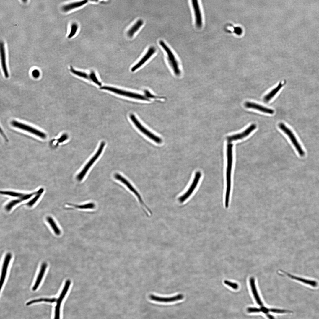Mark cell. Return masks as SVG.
I'll list each match as a JSON object with an SVG mask.
<instances>
[{"instance_id": "29", "label": "cell", "mask_w": 319, "mask_h": 319, "mask_svg": "<svg viewBox=\"0 0 319 319\" xmlns=\"http://www.w3.org/2000/svg\"><path fill=\"white\" fill-rule=\"evenodd\" d=\"M22 201V200L19 198L12 200L6 205L5 209L6 211H9L14 206Z\"/></svg>"}, {"instance_id": "26", "label": "cell", "mask_w": 319, "mask_h": 319, "mask_svg": "<svg viewBox=\"0 0 319 319\" xmlns=\"http://www.w3.org/2000/svg\"><path fill=\"white\" fill-rule=\"evenodd\" d=\"M46 220L55 233L57 235H60L61 232L53 219L50 216L46 217Z\"/></svg>"}, {"instance_id": "34", "label": "cell", "mask_w": 319, "mask_h": 319, "mask_svg": "<svg viewBox=\"0 0 319 319\" xmlns=\"http://www.w3.org/2000/svg\"><path fill=\"white\" fill-rule=\"evenodd\" d=\"M145 93L146 94V96L147 97H149L151 98H156V97L154 95H152L147 90H145Z\"/></svg>"}, {"instance_id": "21", "label": "cell", "mask_w": 319, "mask_h": 319, "mask_svg": "<svg viewBox=\"0 0 319 319\" xmlns=\"http://www.w3.org/2000/svg\"><path fill=\"white\" fill-rule=\"evenodd\" d=\"M0 53L1 63L5 77L8 78L9 77V74L6 63L5 51L4 43L2 42H1L0 43Z\"/></svg>"}, {"instance_id": "33", "label": "cell", "mask_w": 319, "mask_h": 319, "mask_svg": "<svg viewBox=\"0 0 319 319\" xmlns=\"http://www.w3.org/2000/svg\"><path fill=\"white\" fill-rule=\"evenodd\" d=\"M224 283L225 284L232 288L233 289L236 290L238 288V285L236 283L231 282L227 280H224Z\"/></svg>"}, {"instance_id": "5", "label": "cell", "mask_w": 319, "mask_h": 319, "mask_svg": "<svg viewBox=\"0 0 319 319\" xmlns=\"http://www.w3.org/2000/svg\"><path fill=\"white\" fill-rule=\"evenodd\" d=\"M105 145V143L104 142L102 141L98 149L95 154L77 175V178L78 180L81 181L84 178L89 169L101 155Z\"/></svg>"}, {"instance_id": "1", "label": "cell", "mask_w": 319, "mask_h": 319, "mask_svg": "<svg viewBox=\"0 0 319 319\" xmlns=\"http://www.w3.org/2000/svg\"><path fill=\"white\" fill-rule=\"evenodd\" d=\"M232 147L231 143H228L227 146V167L226 173V188L225 195V206L227 208L229 206L231 189V175L232 164Z\"/></svg>"}, {"instance_id": "25", "label": "cell", "mask_w": 319, "mask_h": 319, "mask_svg": "<svg viewBox=\"0 0 319 319\" xmlns=\"http://www.w3.org/2000/svg\"><path fill=\"white\" fill-rule=\"evenodd\" d=\"M282 86V84L280 82L277 87L273 89L264 97V101L268 102L270 101L278 92Z\"/></svg>"}, {"instance_id": "18", "label": "cell", "mask_w": 319, "mask_h": 319, "mask_svg": "<svg viewBox=\"0 0 319 319\" xmlns=\"http://www.w3.org/2000/svg\"><path fill=\"white\" fill-rule=\"evenodd\" d=\"M249 282L251 292L257 303L259 305L263 306L258 292L254 277L253 276L250 277L249 279Z\"/></svg>"}, {"instance_id": "23", "label": "cell", "mask_w": 319, "mask_h": 319, "mask_svg": "<svg viewBox=\"0 0 319 319\" xmlns=\"http://www.w3.org/2000/svg\"><path fill=\"white\" fill-rule=\"evenodd\" d=\"M87 1V0H84L70 3L63 6L62 9L64 12H67L83 6Z\"/></svg>"}, {"instance_id": "15", "label": "cell", "mask_w": 319, "mask_h": 319, "mask_svg": "<svg viewBox=\"0 0 319 319\" xmlns=\"http://www.w3.org/2000/svg\"><path fill=\"white\" fill-rule=\"evenodd\" d=\"M192 6L194 12L195 22L198 27H201L202 23V17L200 6L197 0L192 1Z\"/></svg>"}, {"instance_id": "9", "label": "cell", "mask_w": 319, "mask_h": 319, "mask_svg": "<svg viewBox=\"0 0 319 319\" xmlns=\"http://www.w3.org/2000/svg\"><path fill=\"white\" fill-rule=\"evenodd\" d=\"M279 127L288 136L300 155L301 156H304L305 154L304 151L292 131L282 123L279 124Z\"/></svg>"}, {"instance_id": "20", "label": "cell", "mask_w": 319, "mask_h": 319, "mask_svg": "<svg viewBox=\"0 0 319 319\" xmlns=\"http://www.w3.org/2000/svg\"><path fill=\"white\" fill-rule=\"evenodd\" d=\"M245 106L247 108L256 109L266 113L273 114L274 113V110L272 109L253 102H247L245 103Z\"/></svg>"}, {"instance_id": "11", "label": "cell", "mask_w": 319, "mask_h": 319, "mask_svg": "<svg viewBox=\"0 0 319 319\" xmlns=\"http://www.w3.org/2000/svg\"><path fill=\"white\" fill-rule=\"evenodd\" d=\"M281 272L290 279L305 284L314 288L317 287L318 286V282L315 280L296 276L283 270H281Z\"/></svg>"}, {"instance_id": "7", "label": "cell", "mask_w": 319, "mask_h": 319, "mask_svg": "<svg viewBox=\"0 0 319 319\" xmlns=\"http://www.w3.org/2000/svg\"><path fill=\"white\" fill-rule=\"evenodd\" d=\"M11 124L14 127L28 132L42 139H45L46 137L45 133L27 125L16 121H12Z\"/></svg>"}, {"instance_id": "2", "label": "cell", "mask_w": 319, "mask_h": 319, "mask_svg": "<svg viewBox=\"0 0 319 319\" xmlns=\"http://www.w3.org/2000/svg\"><path fill=\"white\" fill-rule=\"evenodd\" d=\"M159 44L166 52L168 63L174 74L177 76L180 75L181 74V71L178 62L174 54L164 41L160 40L159 41Z\"/></svg>"}, {"instance_id": "3", "label": "cell", "mask_w": 319, "mask_h": 319, "mask_svg": "<svg viewBox=\"0 0 319 319\" xmlns=\"http://www.w3.org/2000/svg\"><path fill=\"white\" fill-rule=\"evenodd\" d=\"M100 89L108 91L120 95L131 98L144 101H149V98L146 96L114 87L108 86H103L101 87Z\"/></svg>"}, {"instance_id": "4", "label": "cell", "mask_w": 319, "mask_h": 319, "mask_svg": "<svg viewBox=\"0 0 319 319\" xmlns=\"http://www.w3.org/2000/svg\"><path fill=\"white\" fill-rule=\"evenodd\" d=\"M115 178L117 180H119L121 183L123 184L128 189L135 195L137 198L138 200L142 206L147 209L149 211H150L149 209L146 206L143 201L141 198V196L134 187L130 182L127 180L124 177L122 176L120 174L116 173L115 175Z\"/></svg>"}, {"instance_id": "16", "label": "cell", "mask_w": 319, "mask_h": 319, "mask_svg": "<svg viewBox=\"0 0 319 319\" xmlns=\"http://www.w3.org/2000/svg\"><path fill=\"white\" fill-rule=\"evenodd\" d=\"M155 48L151 46L149 48L147 52L141 59L131 69L132 71H134L144 64L154 53Z\"/></svg>"}, {"instance_id": "13", "label": "cell", "mask_w": 319, "mask_h": 319, "mask_svg": "<svg viewBox=\"0 0 319 319\" xmlns=\"http://www.w3.org/2000/svg\"><path fill=\"white\" fill-rule=\"evenodd\" d=\"M255 124H252L242 133L230 136L227 138L228 143L242 139L248 135L256 128Z\"/></svg>"}, {"instance_id": "31", "label": "cell", "mask_w": 319, "mask_h": 319, "mask_svg": "<svg viewBox=\"0 0 319 319\" xmlns=\"http://www.w3.org/2000/svg\"><path fill=\"white\" fill-rule=\"evenodd\" d=\"M95 207V204L93 203H90L83 205H79L76 206V207L78 208L81 209H92Z\"/></svg>"}, {"instance_id": "19", "label": "cell", "mask_w": 319, "mask_h": 319, "mask_svg": "<svg viewBox=\"0 0 319 319\" xmlns=\"http://www.w3.org/2000/svg\"><path fill=\"white\" fill-rule=\"evenodd\" d=\"M150 299L159 302H170L177 301L182 299L183 296L182 294H179L176 296L169 297H159L153 295H150L149 296Z\"/></svg>"}, {"instance_id": "10", "label": "cell", "mask_w": 319, "mask_h": 319, "mask_svg": "<svg viewBox=\"0 0 319 319\" xmlns=\"http://www.w3.org/2000/svg\"><path fill=\"white\" fill-rule=\"evenodd\" d=\"M70 284L71 281L70 280H67L66 281L62 292L58 298L57 300L56 305L55 308L54 319H60V309L61 304L68 291Z\"/></svg>"}, {"instance_id": "8", "label": "cell", "mask_w": 319, "mask_h": 319, "mask_svg": "<svg viewBox=\"0 0 319 319\" xmlns=\"http://www.w3.org/2000/svg\"><path fill=\"white\" fill-rule=\"evenodd\" d=\"M201 175V172H197L195 174L194 178L192 183L187 191L178 198V200L180 203L185 201L191 196L196 188Z\"/></svg>"}, {"instance_id": "22", "label": "cell", "mask_w": 319, "mask_h": 319, "mask_svg": "<svg viewBox=\"0 0 319 319\" xmlns=\"http://www.w3.org/2000/svg\"><path fill=\"white\" fill-rule=\"evenodd\" d=\"M47 267V264L46 263H42L35 283L32 288L33 291L36 290L39 287L44 274Z\"/></svg>"}, {"instance_id": "17", "label": "cell", "mask_w": 319, "mask_h": 319, "mask_svg": "<svg viewBox=\"0 0 319 319\" xmlns=\"http://www.w3.org/2000/svg\"><path fill=\"white\" fill-rule=\"evenodd\" d=\"M11 258L12 254L9 253H7L5 257L2 266L0 279V285L1 289L5 280L7 269Z\"/></svg>"}, {"instance_id": "35", "label": "cell", "mask_w": 319, "mask_h": 319, "mask_svg": "<svg viewBox=\"0 0 319 319\" xmlns=\"http://www.w3.org/2000/svg\"><path fill=\"white\" fill-rule=\"evenodd\" d=\"M32 74L34 77H37L39 76V72L38 70H35L33 71L32 72Z\"/></svg>"}, {"instance_id": "27", "label": "cell", "mask_w": 319, "mask_h": 319, "mask_svg": "<svg viewBox=\"0 0 319 319\" xmlns=\"http://www.w3.org/2000/svg\"><path fill=\"white\" fill-rule=\"evenodd\" d=\"M57 299L56 298H40L38 299H35L31 300L26 304V305L28 306L33 303L41 302H45L51 303H53L57 301Z\"/></svg>"}, {"instance_id": "6", "label": "cell", "mask_w": 319, "mask_h": 319, "mask_svg": "<svg viewBox=\"0 0 319 319\" xmlns=\"http://www.w3.org/2000/svg\"><path fill=\"white\" fill-rule=\"evenodd\" d=\"M130 118L137 128L144 134L157 143L160 144L162 143V139L153 134L144 127L134 115L132 114L130 115Z\"/></svg>"}, {"instance_id": "30", "label": "cell", "mask_w": 319, "mask_h": 319, "mask_svg": "<svg viewBox=\"0 0 319 319\" xmlns=\"http://www.w3.org/2000/svg\"><path fill=\"white\" fill-rule=\"evenodd\" d=\"M78 28V26L77 23L75 22L72 23L71 26L70 31L68 38H71L74 36L77 33Z\"/></svg>"}, {"instance_id": "28", "label": "cell", "mask_w": 319, "mask_h": 319, "mask_svg": "<svg viewBox=\"0 0 319 319\" xmlns=\"http://www.w3.org/2000/svg\"><path fill=\"white\" fill-rule=\"evenodd\" d=\"M44 189L43 188L39 189V192L35 195V196L29 201L27 202L26 205L29 207H31L34 205L39 198L43 192Z\"/></svg>"}, {"instance_id": "32", "label": "cell", "mask_w": 319, "mask_h": 319, "mask_svg": "<svg viewBox=\"0 0 319 319\" xmlns=\"http://www.w3.org/2000/svg\"><path fill=\"white\" fill-rule=\"evenodd\" d=\"M269 311L271 312L278 313H292L290 310H281L275 308H269Z\"/></svg>"}, {"instance_id": "12", "label": "cell", "mask_w": 319, "mask_h": 319, "mask_svg": "<svg viewBox=\"0 0 319 319\" xmlns=\"http://www.w3.org/2000/svg\"><path fill=\"white\" fill-rule=\"evenodd\" d=\"M70 70L71 73L75 75L90 81L98 86H101V83L98 79L95 73L93 71H92L90 73L88 74L77 70L72 67H71Z\"/></svg>"}, {"instance_id": "24", "label": "cell", "mask_w": 319, "mask_h": 319, "mask_svg": "<svg viewBox=\"0 0 319 319\" xmlns=\"http://www.w3.org/2000/svg\"><path fill=\"white\" fill-rule=\"evenodd\" d=\"M143 21L141 19L138 20L128 30L127 34L129 37H133L143 25Z\"/></svg>"}, {"instance_id": "14", "label": "cell", "mask_w": 319, "mask_h": 319, "mask_svg": "<svg viewBox=\"0 0 319 319\" xmlns=\"http://www.w3.org/2000/svg\"><path fill=\"white\" fill-rule=\"evenodd\" d=\"M39 189L35 192L27 194L9 191H1L0 193L3 195L17 198L21 199L23 201L27 200L31 197L35 195L39 192Z\"/></svg>"}]
</instances>
